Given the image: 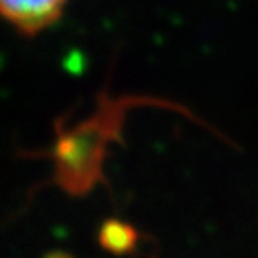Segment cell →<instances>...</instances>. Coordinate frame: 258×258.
I'll list each match as a JSON object with an SVG mask.
<instances>
[{
  "label": "cell",
  "mask_w": 258,
  "mask_h": 258,
  "mask_svg": "<svg viewBox=\"0 0 258 258\" xmlns=\"http://www.w3.org/2000/svg\"><path fill=\"white\" fill-rule=\"evenodd\" d=\"M67 0H0V16L16 29L35 35L55 23Z\"/></svg>",
  "instance_id": "cell-1"
}]
</instances>
